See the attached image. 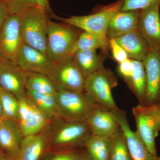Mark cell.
I'll use <instances>...</instances> for the list:
<instances>
[{"label":"cell","instance_id":"obj_3","mask_svg":"<svg viewBox=\"0 0 160 160\" xmlns=\"http://www.w3.org/2000/svg\"><path fill=\"white\" fill-rule=\"evenodd\" d=\"M50 16L39 6L32 7L20 15L22 42L46 54L48 21Z\"/></svg>","mask_w":160,"mask_h":160},{"label":"cell","instance_id":"obj_42","mask_svg":"<svg viewBox=\"0 0 160 160\" xmlns=\"http://www.w3.org/2000/svg\"><path fill=\"white\" fill-rule=\"evenodd\" d=\"M0 89H1V88H0Z\"/></svg>","mask_w":160,"mask_h":160},{"label":"cell","instance_id":"obj_36","mask_svg":"<svg viewBox=\"0 0 160 160\" xmlns=\"http://www.w3.org/2000/svg\"><path fill=\"white\" fill-rule=\"evenodd\" d=\"M14 158L0 149V160H14Z\"/></svg>","mask_w":160,"mask_h":160},{"label":"cell","instance_id":"obj_43","mask_svg":"<svg viewBox=\"0 0 160 160\" xmlns=\"http://www.w3.org/2000/svg\"></svg>","mask_w":160,"mask_h":160},{"label":"cell","instance_id":"obj_1","mask_svg":"<svg viewBox=\"0 0 160 160\" xmlns=\"http://www.w3.org/2000/svg\"><path fill=\"white\" fill-rule=\"evenodd\" d=\"M120 9L121 2L118 0L110 5L103 6L94 13L87 15L72 16L68 18H62L54 14L52 17L94 35L100 41L102 53L107 57L109 55V49L106 34L107 28L112 18L120 11Z\"/></svg>","mask_w":160,"mask_h":160},{"label":"cell","instance_id":"obj_4","mask_svg":"<svg viewBox=\"0 0 160 160\" xmlns=\"http://www.w3.org/2000/svg\"><path fill=\"white\" fill-rule=\"evenodd\" d=\"M75 27L63 22L48 21L46 55L54 62L73 54L80 33Z\"/></svg>","mask_w":160,"mask_h":160},{"label":"cell","instance_id":"obj_2","mask_svg":"<svg viewBox=\"0 0 160 160\" xmlns=\"http://www.w3.org/2000/svg\"><path fill=\"white\" fill-rule=\"evenodd\" d=\"M55 96L58 117L65 122H86L95 109L103 108L85 91L57 90Z\"/></svg>","mask_w":160,"mask_h":160},{"label":"cell","instance_id":"obj_20","mask_svg":"<svg viewBox=\"0 0 160 160\" xmlns=\"http://www.w3.org/2000/svg\"><path fill=\"white\" fill-rule=\"evenodd\" d=\"M114 38L131 59L142 62L151 50L137 30Z\"/></svg>","mask_w":160,"mask_h":160},{"label":"cell","instance_id":"obj_11","mask_svg":"<svg viewBox=\"0 0 160 160\" xmlns=\"http://www.w3.org/2000/svg\"><path fill=\"white\" fill-rule=\"evenodd\" d=\"M160 3L140 10L137 31L151 50L160 51Z\"/></svg>","mask_w":160,"mask_h":160},{"label":"cell","instance_id":"obj_34","mask_svg":"<svg viewBox=\"0 0 160 160\" xmlns=\"http://www.w3.org/2000/svg\"><path fill=\"white\" fill-rule=\"evenodd\" d=\"M10 15L7 2L0 1V30Z\"/></svg>","mask_w":160,"mask_h":160},{"label":"cell","instance_id":"obj_30","mask_svg":"<svg viewBox=\"0 0 160 160\" xmlns=\"http://www.w3.org/2000/svg\"><path fill=\"white\" fill-rule=\"evenodd\" d=\"M121 2L120 11L141 10L157 3L160 0H119Z\"/></svg>","mask_w":160,"mask_h":160},{"label":"cell","instance_id":"obj_16","mask_svg":"<svg viewBox=\"0 0 160 160\" xmlns=\"http://www.w3.org/2000/svg\"><path fill=\"white\" fill-rule=\"evenodd\" d=\"M16 62L22 70L27 72H38L48 76L54 62L47 55L38 49L22 43Z\"/></svg>","mask_w":160,"mask_h":160},{"label":"cell","instance_id":"obj_25","mask_svg":"<svg viewBox=\"0 0 160 160\" xmlns=\"http://www.w3.org/2000/svg\"><path fill=\"white\" fill-rule=\"evenodd\" d=\"M26 90H30L55 95L57 89L48 76L38 72H27L26 77Z\"/></svg>","mask_w":160,"mask_h":160},{"label":"cell","instance_id":"obj_26","mask_svg":"<svg viewBox=\"0 0 160 160\" xmlns=\"http://www.w3.org/2000/svg\"><path fill=\"white\" fill-rule=\"evenodd\" d=\"M109 160H132L121 129L111 137Z\"/></svg>","mask_w":160,"mask_h":160},{"label":"cell","instance_id":"obj_5","mask_svg":"<svg viewBox=\"0 0 160 160\" xmlns=\"http://www.w3.org/2000/svg\"><path fill=\"white\" fill-rule=\"evenodd\" d=\"M118 85V78L114 72L104 68L86 78L84 91L101 107L114 111L120 109L112 94V89Z\"/></svg>","mask_w":160,"mask_h":160},{"label":"cell","instance_id":"obj_15","mask_svg":"<svg viewBox=\"0 0 160 160\" xmlns=\"http://www.w3.org/2000/svg\"><path fill=\"white\" fill-rule=\"evenodd\" d=\"M146 72L145 106L160 102V51L151 50L142 61Z\"/></svg>","mask_w":160,"mask_h":160},{"label":"cell","instance_id":"obj_7","mask_svg":"<svg viewBox=\"0 0 160 160\" xmlns=\"http://www.w3.org/2000/svg\"><path fill=\"white\" fill-rule=\"evenodd\" d=\"M137 132L151 153L157 155L155 139L160 132V102L149 106L138 104L132 109Z\"/></svg>","mask_w":160,"mask_h":160},{"label":"cell","instance_id":"obj_29","mask_svg":"<svg viewBox=\"0 0 160 160\" xmlns=\"http://www.w3.org/2000/svg\"><path fill=\"white\" fill-rule=\"evenodd\" d=\"M86 152L78 149L52 151V153L44 160H84Z\"/></svg>","mask_w":160,"mask_h":160},{"label":"cell","instance_id":"obj_19","mask_svg":"<svg viewBox=\"0 0 160 160\" xmlns=\"http://www.w3.org/2000/svg\"><path fill=\"white\" fill-rule=\"evenodd\" d=\"M140 10L119 11L113 16L107 28V36L116 38L137 29Z\"/></svg>","mask_w":160,"mask_h":160},{"label":"cell","instance_id":"obj_14","mask_svg":"<svg viewBox=\"0 0 160 160\" xmlns=\"http://www.w3.org/2000/svg\"><path fill=\"white\" fill-rule=\"evenodd\" d=\"M119 124L132 160H156L157 155L151 153L137 131L130 128L126 112L121 109L111 111Z\"/></svg>","mask_w":160,"mask_h":160},{"label":"cell","instance_id":"obj_21","mask_svg":"<svg viewBox=\"0 0 160 160\" xmlns=\"http://www.w3.org/2000/svg\"><path fill=\"white\" fill-rule=\"evenodd\" d=\"M75 62L85 78L105 68L104 62L106 56L97 50H78L72 54Z\"/></svg>","mask_w":160,"mask_h":160},{"label":"cell","instance_id":"obj_22","mask_svg":"<svg viewBox=\"0 0 160 160\" xmlns=\"http://www.w3.org/2000/svg\"><path fill=\"white\" fill-rule=\"evenodd\" d=\"M133 71L131 77L126 82L135 96L139 104L144 105L146 92V72L142 61L132 60Z\"/></svg>","mask_w":160,"mask_h":160},{"label":"cell","instance_id":"obj_39","mask_svg":"<svg viewBox=\"0 0 160 160\" xmlns=\"http://www.w3.org/2000/svg\"><path fill=\"white\" fill-rule=\"evenodd\" d=\"M156 160H160V157H157Z\"/></svg>","mask_w":160,"mask_h":160},{"label":"cell","instance_id":"obj_9","mask_svg":"<svg viewBox=\"0 0 160 160\" xmlns=\"http://www.w3.org/2000/svg\"><path fill=\"white\" fill-rule=\"evenodd\" d=\"M22 43L20 15H10L0 30V61L16 62Z\"/></svg>","mask_w":160,"mask_h":160},{"label":"cell","instance_id":"obj_13","mask_svg":"<svg viewBox=\"0 0 160 160\" xmlns=\"http://www.w3.org/2000/svg\"><path fill=\"white\" fill-rule=\"evenodd\" d=\"M52 129L51 123L41 132L24 137L15 160L42 159L47 152H49Z\"/></svg>","mask_w":160,"mask_h":160},{"label":"cell","instance_id":"obj_12","mask_svg":"<svg viewBox=\"0 0 160 160\" xmlns=\"http://www.w3.org/2000/svg\"><path fill=\"white\" fill-rule=\"evenodd\" d=\"M26 74L27 72L16 62L0 61V88L14 94L19 100L26 97Z\"/></svg>","mask_w":160,"mask_h":160},{"label":"cell","instance_id":"obj_27","mask_svg":"<svg viewBox=\"0 0 160 160\" xmlns=\"http://www.w3.org/2000/svg\"><path fill=\"white\" fill-rule=\"evenodd\" d=\"M0 102L2 108L4 119L18 122L19 100L11 92L0 89Z\"/></svg>","mask_w":160,"mask_h":160},{"label":"cell","instance_id":"obj_28","mask_svg":"<svg viewBox=\"0 0 160 160\" xmlns=\"http://www.w3.org/2000/svg\"><path fill=\"white\" fill-rule=\"evenodd\" d=\"M99 40L94 35L84 31L80 33L75 46L73 53L78 50H97L101 49Z\"/></svg>","mask_w":160,"mask_h":160},{"label":"cell","instance_id":"obj_31","mask_svg":"<svg viewBox=\"0 0 160 160\" xmlns=\"http://www.w3.org/2000/svg\"><path fill=\"white\" fill-rule=\"evenodd\" d=\"M9 14L20 15L27 9L37 6V0H8Z\"/></svg>","mask_w":160,"mask_h":160},{"label":"cell","instance_id":"obj_18","mask_svg":"<svg viewBox=\"0 0 160 160\" xmlns=\"http://www.w3.org/2000/svg\"><path fill=\"white\" fill-rule=\"evenodd\" d=\"M24 137L17 121L4 119L0 122V148L15 160Z\"/></svg>","mask_w":160,"mask_h":160},{"label":"cell","instance_id":"obj_32","mask_svg":"<svg viewBox=\"0 0 160 160\" xmlns=\"http://www.w3.org/2000/svg\"><path fill=\"white\" fill-rule=\"evenodd\" d=\"M108 42L109 49L111 50L112 57L117 62H122L128 58L126 52L114 38H109Z\"/></svg>","mask_w":160,"mask_h":160},{"label":"cell","instance_id":"obj_37","mask_svg":"<svg viewBox=\"0 0 160 160\" xmlns=\"http://www.w3.org/2000/svg\"><path fill=\"white\" fill-rule=\"evenodd\" d=\"M4 119V114H3L1 102H0V122H1L2 120Z\"/></svg>","mask_w":160,"mask_h":160},{"label":"cell","instance_id":"obj_41","mask_svg":"<svg viewBox=\"0 0 160 160\" xmlns=\"http://www.w3.org/2000/svg\"><path fill=\"white\" fill-rule=\"evenodd\" d=\"M0 149H1V148H0Z\"/></svg>","mask_w":160,"mask_h":160},{"label":"cell","instance_id":"obj_8","mask_svg":"<svg viewBox=\"0 0 160 160\" xmlns=\"http://www.w3.org/2000/svg\"><path fill=\"white\" fill-rule=\"evenodd\" d=\"M48 76L57 90L84 91L86 78L75 62L72 55L55 62Z\"/></svg>","mask_w":160,"mask_h":160},{"label":"cell","instance_id":"obj_10","mask_svg":"<svg viewBox=\"0 0 160 160\" xmlns=\"http://www.w3.org/2000/svg\"><path fill=\"white\" fill-rule=\"evenodd\" d=\"M19 102L18 122L24 137L41 132L52 122L27 96Z\"/></svg>","mask_w":160,"mask_h":160},{"label":"cell","instance_id":"obj_17","mask_svg":"<svg viewBox=\"0 0 160 160\" xmlns=\"http://www.w3.org/2000/svg\"><path fill=\"white\" fill-rule=\"evenodd\" d=\"M92 134L112 137L121 129L119 124L110 110L95 109L86 120Z\"/></svg>","mask_w":160,"mask_h":160},{"label":"cell","instance_id":"obj_40","mask_svg":"<svg viewBox=\"0 0 160 160\" xmlns=\"http://www.w3.org/2000/svg\"><path fill=\"white\" fill-rule=\"evenodd\" d=\"M0 1H6V2H7L8 1V0H0Z\"/></svg>","mask_w":160,"mask_h":160},{"label":"cell","instance_id":"obj_38","mask_svg":"<svg viewBox=\"0 0 160 160\" xmlns=\"http://www.w3.org/2000/svg\"><path fill=\"white\" fill-rule=\"evenodd\" d=\"M91 160V159L89 158V157L88 156V155L86 154V158H85V160Z\"/></svg>","mask_w":160,"mask_h":160},{"label":"cell","instance_id":"obj_23","mask_svg":"<svg viewBox=\"0 0 160 160\" xmlns=\"http://www.w3.org/2000/svg\"><path fill=\"white\" fill-rule=\"evenodd\" d=\"M111 137L92 134L84 144L91 160H109Z\"/></svg>","mask_w":160,"mask_h":160},{"label":"cell","instance_id":"obj_33","mask_svg":"<svg viewBox=\"0 0 160 160\" xmlns=\"http://www.w3.org/2000/svg\"><path fill=\"white\" fill-rule=\"evenodd\" d=\"M118 71L125 80V82L131 77L133 71L132 60L127 58L122 62L119 63Z\"/></svg>","mask_w":160,"mask_h":160},{"label":"cell","instance_id":"obj_6","mask_svg":"<svg viewBox=\"0 0 160 160\" xmlns=\"http://www.w3.org/2000/svg\"><path fill=\"white\" fill-rule=\"evenodd\" d=\"M59 125L54 127L52 124L49 151L71 150L83 146L92 134L86 122H66L62 120Z\"/></svg>","mask_w":160,"mask_h":160},{"label":"cell","instance_id":"obj_35","mask_svg":"<svg viewBox=\"0 0 160 160\" xmlns=\"http://www.w3.org/2000/svg\"><path fill=\"white\" fill-rule=\"evenodd\" d=\"M37 2L38 6L42 8L49 15L50 17H52V16L54 15V14L52 10L49 5V0H37Z\"/></svg>","mask_w":160,"mask_h":160},{"label":"cell","instance_id":"obj_24","mask_svg":"<svg viewBox=\"0 0 160 160\" xmlns=\"http://www.w3.org/2000/svg\"><path fill=\"white\" fill-rule=\"evenodd\" d=\"M26 96L52 122L59 118L55 95L26 90Z\"/></svg>","mask_w":160,"mask_h":160}]
</instances>
